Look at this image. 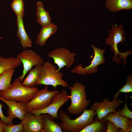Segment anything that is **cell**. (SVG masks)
<instances>
[{
	"label": "cell",
	"mask_w": 132,
	"mask_h": 132,
	"mask_svg": "<svg viewBox=\"0 0 132 132\" xmlns=\"http://www.w3.org/2000/svg\"><path fill=\"white\" fill-rule=\"evenodd\" d=\"M22 18L17 16V35L24 49L32 47V41L25 31Z\"/></svg>",
	"instance_id": "16"
},
{
	"label": "cell",
	"mask_w": 132,
	"mask_h": 132,
	"mask_svg": "<svg viewBox=\"0 0 132 132\" xmlns=\"http://www.w3.org/2000/svg\"><path fill=\"white\" fill-rule=\"evenodd\" d=\"M105 122L96 117L91 123L86 126L80 132H101L105 127Z\"/></svg>",
	"instance_id": "23"
},
{
	"label": "cell",
	"mask_w": 132,
	"mask_h": 132,
	"mask_svg": "<svg viewBox=\"0 0 132 132\" xmlns=\"http://www.w3.org/2000/svg\"><path fill=\"white\" fill-rule=\"evenodd\" d=\"M23 123V132H42L43 127V114L37 115L27 112Z\"/></svg>",
	"instance_id": "12"
},
{
	"label": "cell",
	"mask_w": 132,
	"mask_h": 132,
	"mask_svg": "<svg viewBox=\"0 0 132 132\" xmlns=\"http://www.w3.org/2000/svg\"><path fill=\"white\" fill-rule=\"evenodd\" d=\"M69 100L67 92L66 90L63 89L53 97L51 103L47 107L40 110H32L28 112L37 115L48 114L54 120L58 119V110Z\"/></svg>",
	"instance_id": "7"
},
{
	"label": "cell",
	"mask_w": 132,
	"mask_h": 132,
	"mask_svg": "<svg viewBox=\"0 0 132 132\" xmlns=\"http://www.w3.org/2000/svg\"><path fill=\"white\" fill-rule=\"evenodd\" d=\"M59 92L58 90L49 91L48 86L46 85L43 89L39 90L31 100L26 104V111L46 108L51 103L53 97Z\"/></svg>",
	"instance_id": "6"
},
{
	"label": "cell",
	"mask_w": 132,
	"mask_h": 132,
	"mask_svg": "<svg viewBox=\"0 0 132 132\" xmlns=\"http://www.w3.org/2000/svg\"><path fill=\"white\" fill-rule=\"evenodd\" d=\"M105 5L107 9L113 12L132 9V0H107Z\"/></svg>",
	"instance_id": "17"
},
{
	"label": "cell",
	"mask_w": 132,
	"mask_h": 132,
	"mask_svg": "<svg viewBox=\"0 0 132 132\" xmlns=\"http://www.w3.org/2000/svg\"><path fill=\"white\" fill-rule=\"evenodd\" d=\"M112 29H108L109 33L108 37L105 39L106 43L107 45H110L111 48L110 50L114 52V56L112 61H115L118 64L122 63L120 61L123 59V63L126 64V59L128 56L132 53V51H126L124 52H121L119 51L117 45L120 43H123L125 41L124 36L126 35L125 30L123 29L122 24L119 26L116 25H111Z\"/></svg>",
	"instance_id": "3"
},
{
	"label": "cell",
	"mask_w": 132,
	"mask_h": 132,
	"mask_svg": "<svg viewBox=\"0 0 132 132\" xmlns=\"http://www.w3.org/2000/svg\"><path fill=\"white\" fill-rule=\"evenodd\" d=\"M94 52V57L89 66L83 67V65L79 64L72 69L71 72L82 75H87L98 72V66L105 63L103 54L106 50L96 47L93 44L91 46Z\"/></svg>",
	"instance_id": "9"
},
{
	"label": "cell",
	"mask_w": 132,
	"mask_h": 132,
	"mask_svg": "<svg viewBox=\"0 0 132 132\" xmlns=\"http://www.w3.org/2000/svg\"><path fill=\"white\" fill-rule=\"evenodd\" d=\"M76 53L71 52L64 47L56 48L51 51L47 54L48 57L53 60L54 63L58 67V71L66 66L70 68L75 62Z\"/></svg>",
	"instance_id": "8"
},
{
	"label": "cell",
	"mask_w": 132,
	"mask_h": 132,
	"mask_svg": "<svg viewBox=\"0 0 132 132\" xmlns=\"http://www.w3.org/2000/svg\"><path fill=\"white\" fill-rule=\"evenodd\" d=\"M101 120L105 122L108 120L112 122L121 130L122 132H132V119L120 115L119 110L115 112H110Z\"/></svg>",
	"instance_id": "13"
},
{
	"label": "cell",
	"mask_w": 132,
	"mask_h": 132,
	"mask_svg": "<svg viewBox=\"0 0 132 132\" xmlns=\"http://www.w3.org/2000/svg\"><path fill=\"white\" fill-rule=\"evenodd\" d=\"M128 96H125V101L124 103V107L121 110H119V114L120 115L128 117L132 119V112L129 109L127 105Z\"/></svg>",
	"instance_id": "27"
},
{
	"label": "cell",
	"mask_w": 132,
	"mask_h": 132,
	"mask_svg": "<svg viewBox=\"0 0 132 132\" xmlns=\"http://www.w3.org/2000/svg\"><path fill=\"white\" fill-rule=\"evenodd\" d=\"M132 92V76L128 75L126 78V83L114 95L113 98H118L120 93H127Z\"/></svg>",
	"instance_id": "25"
},
{
	"label": "cell",
	"mask_w": 132,
	"mask_h": 132,
	"mask_svg": "<svg viewBox=\"0 0 132 132\" xmlns=\"http://www.w3.org/2000/svg\"><path fill=\"white\" fill-rule=\"evenodd\" d=\"M3 128L4 132H23V125L22 121L17 125L13 124L7 125L4 123Z\"/></svg>",
	"instance_id": "26"
},
{
	"label": "cell",
	"mask_w": 132,
	"mask_h": 132,
	"mask_svg": "<svg viewBox=\"0 0 132 132\" xmlns=\"http://www.w3.org/2000/svg\"><path fill=\"white\" fill-rule=\"evenodd\" d=\"M107 121L106 132H118L121 131V130L118 127L112 122L109 120Z\"/></svg>",
	"instance_id": "28"
},
{
	"label": "cell",
	"mask_w": 132,
	"mask_h": 132,
	"mask_svg": "<svg viewBox=\"0 0 132 132\" xmlns=\"http://www.w3.org/2000/svg\"><path fill=\"white\" fill-rule=\"evenodd\" d=\"M16 58L21 61L23 65L22 74L19 77L22 82L26 74L33 67L42 64L44 62L41 57L31 49L24 50L18 54Z\"/></svg>",
	"instance_id": "10"
},
{
	"label": "cell",
	"mask_w": 132,
	"mask_h": 132,
	"mask_svg": "<svg viewBox=\"0 0 132 132\" xmlns=\"http://www.w3.org/2000/svg\"><path fill=\"white\" fill-rule=\"evenodd\" d=\"M18 77L7 89L0 91V96L8 100L27 103L33 98L39 91L36 87L29 88L23 85Z\"/></svg>",
	"instance_id": "2"
},
{
	"label": "cell",
	"mask_w": 132,
	"mask_h": 132,
	"mask_svg": "<svg viewBox=\"0 0 132 132\" xmlns=\"http://www.w3.org/2000/svg\"><path fill=\"white\" fill-rule=\"evenodd\" d=\"M70 95L68 97L71 103L67 108V110L72 115H78L86 109L90 103V99H86L85 87L82 84L76 82L72 86L68 87Z\"/></svg>",
	"instance_id": "4"
},
{
	"label": "cell",
	"mask_w": 132,
	"mask_h": 132,
	"mask_svg": "<svg viewBox=\"0 0 132 132\" xmlns=\"http://www.w3.org/2000/svg\"><path fill=\"white\" fill-rule=\"evenodd\" d=\"M11 6L17 16L23 18L24 9L23 0H13Z\"/></svg>",
	"instance_id": "24"
},
{
	"label": "cell",
	"mask_w": 132,
	"mask_h": 132,
	"mask_svg": "<svg viewBox=\"0 0 132 132\" xmlns=\"http://www.w3.org/2000/svg\"><path fill=\"white\" fill-rule=\"evenodd\" d=\"M42 65H36L30 70L29 74L22 82L23 85L29 88L35 87L40 77Z\"/></svg>",
	"instance_id": "19"
},
{
	"label": "cell",
	"mask_w": 132,
	"mask_h": 132,
	"mask_svg": "<svg viewBox=\"0 0 132 132\" xmlns=\"http://www.w3.org/2000/svg\"><path fill=\"white\" fill-rule=\"evenodd\" d=\"M22 63L21 61L17 58H4L0 55V75L8 69H15Z\"/></svg>",
	"instance_id": "21"
},
{
	"label": "cell",
	"mask_w": 132,
	"mask_h": 132,
	"mask_svg": "<svg viewBox=\"0 0 132 132\" xmlns=\"http://www.w3.org/2000/svg\"><path fill=\"white\" fill-rule=\"evenodd\" d=\"M57 27L53 23L42 26L36 41L38 45L42 46L44 45L47 39L52 35L55 34Z\"/></svg>",
	"instance_id": "15"
},
{
	"label": "cell",
	"mask_w": 132,
	"mask_h": 132,
	"mask_svg": "<svg viewBox=\"0 0 132 132\" xmlns=\"http://www.w3.org/2000/svg\"><path fill=\"white\" fill-rule=\"evenodd\" d=\"M43 114V127L42 132H62L60 123L55 121L48 114Z\"/></svg>",
	"instance_id": "18"
},
{
	"label": "cell",
	"mask_w": 132,
	"mask_h": 132,
	"mask_svg": "<svg viewBox=\"0 0 132 132\" xmlns=\"http://www.w3.org/2000/svg\"><path fill=\"white\" fill-rule=\"evenodd\" d=\"M57 115L61 121L63 132H80L94 121L96 113L94 110L86 109L79 116L72 119L67 112L61 109Z\"/></svg>",
	"instance_id": "1"
},
{
	"label": "cell",
	"mask_w": 132,
	"mask_h": 132,
	"mask_svg": "<svg viewBox=\"0 0 132 132\" xmlns=\"http://www.w3.org/2000/svg\"><path fill=\"white\" fill-rule=\"evenodd\" d=\"M63 73L57 70L56 66L49 61L42 65L40 75L36 85H51L55 88L58 86L64 88L68 86V84L62 79Z\"/></svg>",
	"instance_id": "5"
},
{
	"label": "cell",
	"mask_w": 132,
	"mask_h": 132,
	"mask_svg": "<svg viewBox=\"0 0 132 132\" xmlns=\"http://www.w3.org/2000/svg\"><path fill=\"white\" fill-rule=\"evenodd\" d=\"M0 100L4 102L8 108V116L13 119L17 118L21 121L23 120L27 112L25 108L26 103L7 100L0 96Z\"/></svg>",
	"instance_id": "14"
},
{
	"label": "cell",
	"mask_w": 132,
	"mask_h": 132,
	"mask_svg": "<svg viewBox=\"0 0 132 132\" xmlns=\"http://www.w3.org/2000/svg\"><path fill=\"white\" fill-rule=\"evenodd\" d=\"M15 72L14 69H11L0 75V91L6 90L10 87L12 77Z\"/></svg>",
	"instance_id": "22"
},
{
	"label": "cell",
	"mask_w": 132,
	"mask_h": 132,
	"mask_svg": "<svg viewBox=\"0 0 132 132\" xmlns=\"http://www.w3.org/2000/svg\"><path fill=\"white\" fill-rule=\"evenodd\" d=\"M123 101L118 98H113L110 101L107 98L103 99L100 102H95L93 104L91 109L95 111L97 117L99 120L110 112H115L120 106Z\"/></svg>",
	"instance_id": "11"
},
{
	"label": "cell",
	"mask_w": 132,
	"mask_h": 132,
	"mask_svg": "<svg viewBox=\"0 0 132 132\" xmlns=\"http://www.w3.org/2000/svg\"><path fill=\"white\" fill-rule=\"evenodd\" d=\"M37 8L36 16V21L42 26L49 24L51 23V18L48 12L45 10L43 3L41 1L36 3Z\"/></svg>",
	"instance_id": "20"
},
{
	"label": "cell",
	"mask_w": 132,
	"mask_h": 132,
	"mask_svg": "<svg viewBox=\"0 0 132 132\" xmlns=\"http://www.w3.org/2000/svg\"><path fill=\"white\" fill-rule=\"evenodd\" d=\"M2 105L0 103V118L4 123L7 124H13L12 121L13 120L8 116H5L3 113L2 108Z\"/></svg>",
	"instance_id": "29"
},
{
	"label": "cell",
	"mask_w": 132,
	"mask_h": 132,
	"mask_svg": "<svg viewBox=\"0 0 132 132\" xmlns=\"http://www.w3.org/2000/svg\"><path fill=\"white\" fill-rule=\"evenodd\" d=\"M4 124V123L2 120L0 119V132H4L3 128V125Z\"/></svg>",
	"instance_id": "30"
}]
</instances>
